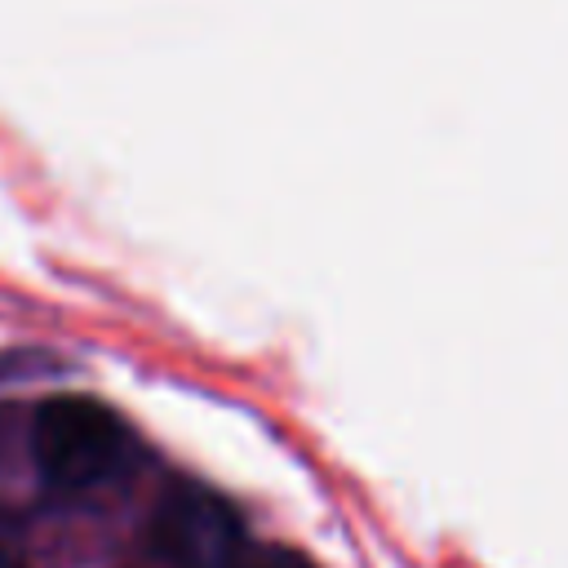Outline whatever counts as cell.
Wrapping results in <instances>:
<instances>
[{"label": "cell", "mask_w": 568, "mask_h": 568, "mask_svg": "<svg viewBox=\"0 0 568 568\" xmlns=\"http://www.w3.org/2000/svg\"><path fill=\"white\" fill-rule=\"evenodd\" d=\"M31 462L53 493H93L138 462V439L102 399L53 395L31 417Z\"/></svg>", "instance_id": "1"}, {"label": "cell", "mask_w": 568, "mask_h": 568, "mask_svg": "<svg viewBox=\"0 0 568 568\" xmlns=\"http://www.w3.org/2000/svg\"><path fill=\"white\" fill-rule=\"evenodd\" d=\"M217 568H311L302 555H293V550H280V546H248V541H240Z\"/></svg>", "instance_id": "2"}, {"label": "cell", "mask_w": 568, "mask_h": 568, "mask_svg": "<svg viewBox=\"0 0 568 568\" xmlns=\"http://www.w3.org/2000/svg\"><path fill=\"white\" fill-rule=\"evenodd\" d=\"M0 568H27V559H22L4 537H0Z\"/></svg>", "instance_id": "3"}]
</instances>
